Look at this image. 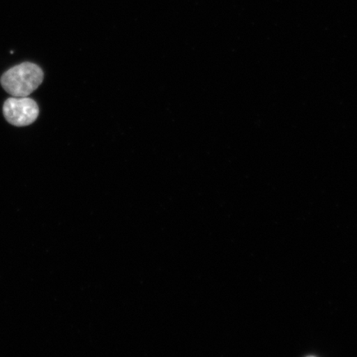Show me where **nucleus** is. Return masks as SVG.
<instances>
[{"label": "nucleus", "mask_w": 357, "mask_h": 357, "mask_svg": "<svg viewBox=\"0 0 357 357\" xmlns=\"http://www.w3.org/2000/svg\"><path fill=\"white\" fill-rule=\"evenodd\" d=\"M43 71L38 65L24 62L2 75L1 84L13 97H28L43 83Z\"/></svg>", "instance_id": "obj_1"}, {"label": "nucleus", "mask_w": 357, "mask_h": 357, "mask_svg": "<svg viewBox=\"0 0 357 357\" xmlns=\"http://www.w3.org/2000/svg\"><path fill=\"white\" fill-rule=\"evenodd\" d=\"M4 118L13 126H29L36 121L39 115L37 102L28 97H12L4 102Z\"/></svg>", "instance_id": "obj_2"}]
</instances>
